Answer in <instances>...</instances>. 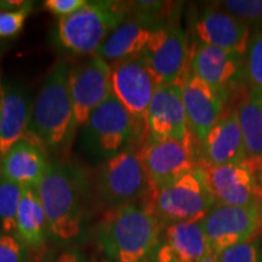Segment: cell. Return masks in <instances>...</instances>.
Segmentation results:
<instances>
[{
    "instance_id": "11",
    "label": "cell",
    "mask_w": 262,
    "mask_h": 262,
    "mask_svg": "<svg viewBox=\"0 0 262 262\" xmlns=\"http://www.w3.org/2000/svg\"><path fill=\"white\" fill-rule=\"evenodd\" d=\"M111 66L112 94L136 123L145 122L157 85L142 55Z\"/></svg>"
},
{
    "instance_id": "16",
    "label": "cell",
    "mask_w": 262,
    "mask_h": 262,
    "mask_svg": "<svg viewBox=\"0 0 262 262\" xmlns=\"http://www.w3.org/2000/svg\"><path fill=\"white\" fill-rule=\"evenodd\" d=\"M195 37L201 44L210 45L244 56L251 39L248 25L217 6L205 9L194 24Z\"/></svg>"
},
{
    "instance_id": "15",
    "label": "cell",
    "mask_w": 262,
    "mask_h": 262,
    "mask_svg": "<svg viewBox=\"0 0 262 262\" xmlns=\"http://www.w3.org/2000/svg\"><path fill=\"white\" fill-rule=\"evenodd\" d=\"M182 100L189 130L203 143L209 131L220 120L226 95L189 73L182 84Z\"/></svg>"
},
{
    "instance_id": "36",
    "label": "cell",
    "mask_w": 262,
    "mask_h": 262,
    "mask_svg": "<svg viewBox=\"0 0 262 262\" xmlns=\"http://www.w3.org/2000/svg\"><path fill=\"white\" fill-rule=\"evenodd\" d=\"M258 180H260V182H261V186H262V173H260V175H258Z\"/></svg>"
},
{
    "instance_id": "35",
    "label": "cell",
    "mask_w": 262,
    "mask_h": 262,
    "mask_svg": "<svg viewBox=\"0 0 262 262\" xmlns=\"http://www.w3.org/2000/svg\"><path fill=\"white\" fill-rule=\"evenodd\" d=\"M251 168L255 170V172H256L257 175H260V173H262V157L257 160L256 163L251 165Z\"/></svg>"
},
{
    "instance_id": "13",
    "label": "cell",
    "mask_w": 262,
    "mask_h": 262,
    "mask_svg": "<svg viewBox=\"0 0 262 262\" xmlns=\"http://www.w3.org/2000/svg\"><path fill=\"white\" fill-rule=\"evenodd\" d=\"M147 143L160 140L192 139L182 100V85L157 88L146 118Z\"/></svg>"
},
{
    "instance_id": "4",
    "label": "cell",
    "mask_w": 262,
    "mask_h": 262,
    "mask_svg": "<svg viewBox=\"0 0 262 262\" xmlns=\"http://www.w3.org/2000/svg\"><path fill=\"white\" fill-rule=\"evenodd\" d=\"M141 202L163 229L175 224L201 222L215 205L206 171L201 165L162 188L150 187Z\"/></svg>"
},
{
    "instance_id": "39",
    "label": "cell",
    "mask_w": 262,
    "mask_h": 262,
    "mask_svg": "<svg viewBox=\"0 0 262 262\" xmlns=\"http://www.w3.org/2000/svg\"><path fill=\"white\" fill-rule=\"evenodd\" d=\"M0 96H2V94H0Z\"/></svg>"
},
{
    "instance_id": "2",
    "label": "cell",
    "mask_w": 262,
    "mask_h": 262,
    "mask_svg": "<svg viewBox=\"0 0 262 262\" xmlns=\"http://www.w3.org/2000/svg\"><path fill=\"white\" fill-rule=\"evenodd\" d=\"M72 64L58 62L42 80L32 106L28 139L37 140L42 147L64 148L71 142L77 127L73 104L68 88Z\"/></svg>"
},
{
    "instance_id": "21",
    "label": "cell",
    "mask_w": 262,
    "mask_h": 262,
    "mask_svg": "<svg viewBox=\"0 0 262 262\" xmlns=\"http://www.w3.org/2000/svg\"><path fill=\"white\" fill-rule=\"evenodd\" d=\"M32 107L17 86L3 89L0 101V159L28 134Z\"/></svg>"
},
{
    "instance_id": "1",
    "label": "cell",
    "mask_w": 262,
    "mask_h": 262,
    "mask_svg": "<svg viewBox=\"0 0 262 262\" xmlns=\"http://www.w3.org/2000/svg\"><path fill=\"white\" fill-rule=\"evenodd\" d=\"M163 227L142 202L110 209L97 227V242L111 262H148Z\"/></svg>"
},
{
    "instance_id": "8",
    "label": "cell",
    "mask_w": 262,
    "mask_h": 262,
    "mask_svg": "<svg viewBox=\"0 0 262 262\" xmlns=\"http://www.w3.org/2000/svg\"><path fill=\"white\" fill-rule=\"evenodd\" d=\"M199 224L209 249L217 255L226 249L258 238L262 229V206L214 205Z\"/></svg>"
},
{
    "instance_id": "29",
    "label": "cell",
    "mask_w": 262,
    "mask_h": 262,
    "mask_svg": "<svg viewBox=\"0 0 262 262\" xmlns=\"http://www.w3.org/2000/svg\"><path fill=\"white\" fill-rule=\"evenodd\" d=\"M32 6L27 3L18 9L2 10L0 11V39L12 38L24 28L25 22L31 14Z\"/></svg>"
},
{
    "instance_id": "20",
    "label": "cell",
    "mask_w": 262,
    "mask_h": 262,
    "mask_svg": "<svg viewBox=\"0 0 262 262\" xmlns=\"http://www.w3.org/2000/svg\"><path fill=\"white\" fill-rule=\"evenodd\" d=\"M210 251L199 222L170 225L155 255L156 262H198Z\"/></svg>"
},
{
    "instance_id": "9",
    "label": "cell",
    "mask_w": 262,
    "mask_h": 262,
    "mask_svg": "<svg viewBox=\"0 0 262 262\" xmlns=\"http://www.w3.org/2000/svg\"><path fill=\"white\" fill-rule=\"evenodd\" d=\"M84 126L85 145L94 155L107 160L127 148L135 122L112 94L91 113Z\"/></svg>"
},
{
    "instance_id": "17",
    "label": "cell",
    "mask_w": 262,
    "mask_h": 262,
    "mask_svg": "<svg viewBox=\"0 0 262 262\" xmlns=\"http://www.w3.org/2000/svg\"><path fill=\"white\" fill-rule=\"evenodd\" d=\"M243 56L210 45L199 44L193 51L189 68L192 74L227 96L243 73Z\"/></svg>"
},
{
    "instance_id": "6",
    "label": "cell",
    "mask_w": 262,
    "mask_h": 262,
    "mask_svg": "<svg viewBox=\"0 0 262 262\" xmlns=\"http://www.w3.org/2000/svg\"><path fill=\"white\" fill-rule=\"evenodd\" d=\"M98 193L111 209L137 202L150 185L141 152L125 148L103 163L98 173Z\"/></svg>"
},
{
    "instance_id": "38",
    "label": "cell",
    "mask_w": 262,
    "mask_h": 262,
    "mask_svg": "<svg viewBox=\"0 0 262 262\" xmlns=\"http://www.w3.org/2000/svg\"><path fill=\"white\" fill-rule=\"evenodd\" d=\"M0 101H2V96H0Z\"/></svg>"
},
{
    "instance_id": "19",
    "label": "cell",
    "mask_w": 262,
    "mask_h": 262,
    "mask_svg": "<svg viewBox=\"0 0 262 262\" xmlns=\"http://www.w3.org/2000/svg\"><path fill=\"white\" fill-rule=\"evenodd\" d=\"M203 159L204 168L247 162L244 140L235 111L221 117L209 131L203 141Z\"/></svg>"
},
{
    "instance_id": "24",
    "label": "cell",
    "mask_w": 262,
    "mask_h": 262,
    "mask_svg": "<svg viewBox=\"0 0 262 262\" xmlns=\"http://www.w3.org/2000/svg\"><path fill=\"white\" fill-rule=\"evenodd\" d=\"M235 112L243 135L247 162L253 165L262 157V97L249 93Z\"/></svg>"
},
{
    "instance_id": "25",
    "label": "cell",
    "mask_w": 262,
    "mask_h": 262,
    "mask_svg": "<svg viewBox=\"0 0 262 262\" xmlns=\"http://www.w3.org/2000/svg\"><path fill=\"white\" fill-rule=\"evenodd\" d=\"M22 187L0 175V233L17 235V211Z\"/></svg>"
},
{
    "instance_id": "14",
    "label": "cell",
    "mask_w": 262,
    "mask_h": 262,
    "mask_svg": "<svg viewBox=\"0 0 262 262\" xmlns=\"http://www.w3.org/2000/svg\"><path fill=\"white\" fill-rule=\"evenodd\" d=\"M141 158L153 189L169 185L196 166L192 139H168L147 143L141 150Z\"/></svg>"
},
{
    "instance_id": "27",
    "label": "cell",
    "mask_w": 262,
    "mask_h": 262,
    "mask_svg": "<svg viewBox=\"0 0 262 262\" xmlns=\"http://www.w3.org/2000/svg\"><path fill=\"white\" fill-rule=\"evenodd\" d=\"M217 4L215 6L244 22L249 27L262 26V0H225Z\"/></svg>"
},
{
    "instance_id": "5",
    "label": "cell",
    "mask_w": 262,
    "mask_h": 262,
    "mask_svg": "<svg viewBox=\"0 0 262 262\" xmlns=\"http://www.w3.org/2000/svg\"><path fill=\"white\" fill-rule=\"evenodd\" d=\"M126 16L125 3L86 2L73 14L58 18V41L68 51L93 56Z\"/></svg>"
},
{
    "instance_id": "37",
    "label": "cell",
    "mask_w": 262,
    "mask_h": 262,
    "mask_svg": "<svg viewBox=\"0 0 262 262\" xmlns=\"http://www.w3.org/2000/svg\"><path fill=\"white\" fill-rule=\"evenodd\" d=\"M3 93V88H2V84H0V94Z\"/></svg>"
},
{
    "instance_id": "23",
    "label": "cell",
    "mask_w": 262,
    "mask_h": 262,
    "mask_svg": "<svg viewBox=\"0 0 262 262\" xmlns=\"http://www.w3.org/2000/svg\"><path fill=\"white\" fill-rule=\"evenodd\" d=\"M49 234L38 188H22L17 211V237L29 249H40Z\"/></svg>"
},
{
    "instance_id": "12",
    "label": "cell",
    "mask_w": 262,
    "mask_h": 262,
    "mask_svg": "<svg viewBox=\"0 0 262 262\" xmlns=\"http://www.w3.org/2000/svg\"><path fill=\"white\" fill-rule=\"evenodd\" d=\"M204 169L215 205L262 206L261 182L248 162Z\"/></svg>"
},
{
    "instance_id": "7",
    "label": "cell",
    "mask_w": 262,
    "mask_h": 262,
    "mask_svg": "<svg viewBox=\"0 0 262 262\" xmlns=\"http://www.w3.org/2000/svg\"><path fill=\"white\" fill-rule=\"evenodd\" d=\"M157 88L183 84L188 77L189 45L186 32L179 25L168 24L155 29L142 52Z\"/></svg>"
},
{
    "instance_id": "22",
    "label": "cell",
    "mask_w": 262,
    "mask_h": 262,
    "mask_svg": "<svg viewBox=\"0 0 262 262\" xmlns=\"http://www.w3.org/2000/svg\"><path fill=\"white\" fill-rule=\"evenodd\" d=\"M153 29L139 18L124 21L111 33L95 55L108 64L142 55Z\"/></svg>"
},
{
    "instance_id": "10",
    "label": "cell",
    "mask_w": 262,
    "mask_h": 262,
    "mask_svg": "<svg viewBox=\"0 0 262 262\" xmlns=\"http://www.w3.org/2000/svg\"><path fill=\"white\" fill-rule=\"evenodd\" d=\"M68 88L75 124L84 125L91 113L112 95L111 66L97 55L72 66Z\"/></svg>"
},
{
    "instance_id": "32",
    "label": "cell",
    "mask_w": 262,
    "mask_h": 262,
    "mask_svg": "<svg viewBox=\"0 0 262 262\" xmlns=\"http://www.w3.org/2000/svg\"><path fill=\"white\" fill-rule=\"evenodd\" d=\"M40 262H88L81 251L78 249H66V250L50 253L42 257Z\"/></svg>"
},
{
    "instance_id": "28",
    "label": "cell",
    "mask_w": 262,
    "mask_h": 262,
    "mask_svg": "<svg viewBox=\"0 0 262 262\" xmlns=\"http://www.w3.org/2000/svg\"><path fill=\"white\" fill-rule=\"evenodd\" d=\"M219 262H262V243L258 238L234 245L216 255Z\"/></svg>"
},
{
    "instance_id": "30",
    "label": "cell",
    "mask_w": 262,
    "mask_h": 262,
    "mask_svg": "<svg viewBox=\"0 0 262 262\" xmlns=\"http://www.w3.org/2000/svg\"><path fill=\"white\" fill-rule=\"evenodd\" d=\"M0 262H29V248L17 235L0 233Z\"/></svg>"
},
{
    "instance_id": "31",
    "label": "cell",
    "mask_w": 262,
    "mask_h": 262,
    "mask_svg": "<svg viewBox=\"0 0 262 262\" xmlns=\"http://www.w3.org/2000/svg\"><path fill=\"white\" fill-rule=\"evenodd\" d=\"M86 4V0H47L44 6L51 14L57 15L58 17H66V16L73 14Z\"/></svg>"
},
{
    "instance_id": "26",
    "label": "cell",
    "mask_w": 262,
    "mask_h": 262,
    "mask_svg": "<svg viewBox=\"0 0 262 262\" xmlns=\"http://www.w3.org/2000/svg\"><path fill=\"white\" fill-rule=\"evenodd\" d=\"M243 75L249 86V93L262 97V31L251 35L244 55Z\"/></svg>"
},
{
    "instance_id": "34",
    "label": "cell",
    "mask_w": 262,
    "mask_h": 262,
    "mask_svg": "<svg viewBox=\"0 0 262 262\" xmlns=\"http://www.w3.org/2000/svg\"><path fill=\"white\" fill-rule=\"evenodd\" d=\"M198 262H219V260H217V256H216L214 253L209 251V253L206 254L205 256L203 257L202 260H199Z\"/></svg>"
},
{
    "instance_id": "18",
    "label": "cell",
    "mask_w": 262,
    "mask_h": 262,
    "mask_svg": "<svg viewBox=\"0 0 262 262\" xmlns=\"http://www.w3.org/2000/svg\"><path fill=\"white\" fill-rule=\"evenodd\" d=\"M49 165L42 146L25 137L0 159V175L22 188H38Z\"/></svg>"
},
{
    "instance_id": "3",
    "label": "cell",
    "mask_w": 262,
    "mask_h": 262,
    "mask_svg": "<svg viewBox=\"0 0 262 262\" xmlns=\"http://www.w3.org/2000/svg\"><path fill=\"white\" fill-rule=\"evenodd\" d=\"M38 193L47 215L49 234L60 243L74 241L83 224V179L71 165L50 164Z\"/></svg>"
},
{
    "instance_id": "33",
    "label": "cell",
    "mask_w": 262,
    "mask_h": 262,
    "mask_svg": "<svg viewBox=\"0 0 262 262\" xmlns=\"http://www.w3.org/2000/svg\"><path fill=\"white\" fill-rule=\"evenodd\" d=\"M27 3L19 2V0H8V2H0V11L2 10H11V9H18L25 6Z\"/></svg>"
}]
</instances>
